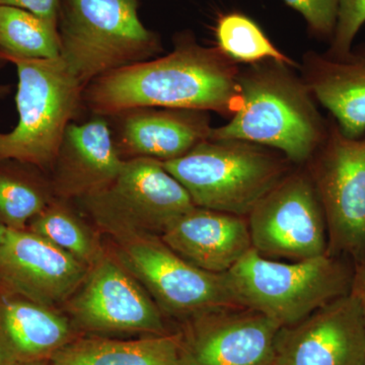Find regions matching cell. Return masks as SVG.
Here are the masks:
<instances>
[{
	"label": "cell",
	"instance_id": "cell-20",
	"mask_svg": "<svg viewBox=\"0 0 365 365\" xmlns=\"http://www.w3.org/2000/svg\"><path fill=\"white\" fill-rule=\"evenodd\" d=\"M51 365H185L181 333L133 340L78 335L50 359Z\"/></svg>",
	"mask_w": 365,
	"mask_h": 365
},
{
	"label": "cell",
	"instance_id": "cell-5",
	"mask_svg": "<svg viewBox=\"0 0 365 365\" xmlns=\"http://www.w3.org/2000/svg\"><path fill=\"white\" fill-rule=\"evenodd\" d=\"M240 307L265 314L280 328L294 326L328 302L349 294L352 275L325 254L279 262L252 248L227 272Z\"/></svg>",
	"mask_w": 365,
	"mask_h": 365
},
{
	"label": "cell",
	"instance_id": "cell-18",
	"mask_svg": "<svg viewBox=\"0 0 365 365\" xmlns=\"http://www.w3.org/2000/svg\"><path fill=\"white\" fill-rule=\"evenodd\" d=\"M0 294V365L50 361L81 333L55 307L4 290Z\"/></svg>",
	"mask_w": 365,
	"mask_h": 365
},
{
	"label": "cell",
	"instance_id": "cell-22",
	"mask_svg": "<svg viewBox=\"0 0 365 365\" xmlns=\"http://www.w3.org/2000/svg\"><path fill=\"white\" fill-rule=\"evenodd\" d=\"M69 201L54 199L29 225L28 230L63 250L88 268L93 267L108 250L97 232L69 206Z\"/></svg>",
	"mask_w": 365,
	"mask_h": 365
},
{
	"label": "cell",
	"instance_id": "cell-29",
	"mask_svg": "<svg viewBox=\"0 0 365 365\" xmlns=\"http://www.w3.org/2000/svg\"><path fill=\"white\" fill-rule=\"evenodd\" d=\"M11 93V86L0 85V98H6Z\"/></svg>",
	"mask_w": 365,
	"mask_h": 365
},
{
	"label": "cell",
	"instance_id": "cell-19",
	"mask_svg": "<svg viewBox=\"0 0 365 365\" xmlns=\"http://www.w3.org/2000/svg\"><path fill=\"white\" fill-rule=\"evenodd\" d=\"M304 83L314 100L332 115L349 137L365 133V48L344 58L330 55L307 57Z\"/></svg>",
	"mask_w": 365,
	"mask_h": 365
},
{
	"label": "cell",
	"instance_id": "cell-24",
	"mask_svg": "<svg viewBox=\"0 0 365 365\" xmlns=\"http://www.w3.org/2000/svg\"><path fill=\"white\" fill-rule=\"evenodd\" d=\"M215 36L218 49L235 63L256 64L271 60L295 66L294 60L283 54L246 14L237 11L223 14L216 24Z\"/></svg>",
	"mask_w": 365,
	"mask_h": 365
},
{
	"label": "cell",
	"instance_id": "cell-4",
	"mask_svg": "<svg viewBox=\"0 0 365 365\" xmlns=\"http://www.w3.org/2000/svg\"><path fill=\"white\" fill-rule=\"evenodd\" d=\"M18 71L19 122L0 133V162L16 160L51 170L67 126L83 102V85L61 57L23 58L0 55Z\"/></svg>",
	"mask_w": 365,
	"mask_h": 365
},
{
	"label": "cell",
	"instance_id": "cell-13",
	"mask_svg": "<svg viewBox=\"0 0 365 365\" xmlns=\"http://www.w3.org/2000/svg\"><path fill=\"white\" fill-rule=\"evenodd\" d=\"M90 268L30 230H6L0 242V287L43 306L64 304Z\"/></svg>",
	"mask_w": 365,
	"mask_h": 365
},
{
	"label": "cell",
	"instance_id": "cell-25",
	"mask_svg": "<svg viewBox=\"0 0 365 365\" xmlns=\"http://www.w3.org/2000/svg\"><path fill=\"white\" fill-rule=\"evenodd\" d=\"M365 24V0H340L337 23L327 54L344 58L352 51V43Z\"/></svg>",
	"mask_w": 365,
	"mask_h": 365
},
{
	"label": "cell",
	"instance_id": "cell-32",
	"mask_svg": "<svg viewBox=\"0 0 365 365\" xmlns=\"http://www.w3.org/2000/svg\"><path fill=\"white\" fill-rule=\"evenodd\" d=\"M364 365H365V361H364Z\"/></svg>",
	"mask_w": 365,
	"mask_h": 365
},
{
	"label": "cell",
	"instance_id": "cell-30",
	"mask_svg": "<svg viewBox=\"0 0 365 365\" xmlns=\"http://www.w3.org/2000/svg\"><path fill=\"white\" fill-rule=\"evenodd\" d=\"M14 365H51V364H50V361L44 360V361L25 362V364H18Z\"/></svg>",
	"mask_w": 365,
	"mask_h": 365
},
{
	"label": "cell",
	"instance_id": "cell-11",
	"mask_svg": "<svg viewBox=\"0 0 365 365\" xmlns=\"http://www.w3.org/2000/svg\"><path fill=\"white\" fill-rule=\"evenodd\" d=\"M252 248L265 258L307 260L328 254L326 220L312 177L285 175L248 215Z\"/></svg>",
	"mask_w": 365,
	"mask_h": 365
},
{
	"label": "cell",
	"instance_id": "cell-16",
	"mask_svg": "<svg viewBox=\"0 0 365 365\" xmlns=\"http://www.w3.org/2000/svg\"><path fill=\"white\" fill-rule=\"evenodd\" d=\"M111 118L117 121L113 138L124 160H176L207 140L212 131L208 113L195 110L137 108Z\"/></svg>",
	"mask_w": 365,
	"mask_h": 365
},
{
	"label": "cell",
	"instance_id": "cell-3",
	"mask_svg": "<svg viewBox=\"0 0 365 365\" xmlns=\"http://www.w3.org/2000/svg\"><path fill=\"white\" fill-rule=\"evenodd\" d=\"M138 9L139 0H61L60 57L83 88L160 52V37L143 25Z\"/></svg>",
	"mask_w": 365,
	"mask_h": 365
},
{
	"label": "cell",
	"instance_id": "cell-1",
	"mask_svg": "<svg viewBox=\"0 0 365 365\" xmlns=\"http://www.w3.org/2000/svg\"><path fill=\"white\" fill-rule=\"evenodd\" d=\"M237 64L217 47H204L189 33L160 58L117 69L91 81L83 101L97 116L137 108L195 110L230 117L240 100Z\"/></svg>",
	"mask_w": 365,
	"mask_h": 365
},
{
	"label": "cell",
	"instance_id": "cell-8",
	"mask_svg": "<svg viewBox=\"0 0 365 365\" xmlns=\"http://www.w3.org/2000/svg\"><path fill=\"white\" fill-rule=\"evenodd\" d=\"M111 252L145 288L163 314L187 322L223 307H240L227 273L196 267L158 235L113 240Z\"/></svg>",
	"mask_w": 365,
	"mask_h": 365
},
{
	"label": "cell",
	"instance_id": "cell-15",
	"mask_svg": "<svg viewBox=\"0 0 365 365\" xmlns=\"http://www.w3.org/2000/svg\"><path fill=\"white\" fill-rule=\"evenodd\" d=\"M124 162L105 117L83 124L71 122L50 170L54 197L78 201L93 195L116 179Z\"/></svg>",
	"mask_w": 365,
	"mask_h": 365
},
{
	"label": "cell",
	"instance_id": "cell-27",
	"mask_svg": "<svg viewBox=\"0 0 365 365\" xmlns=\"http://www.w3.org/2000/svg\"><path fill=\"white\" fill-rule=\"evenodd\" d=\"M60 2L61 0H0V6L24 9L57 29Z\"/></svg>",
	"mask_w": 365,
	"mask_h": 365
},
{
	"label": "cell",
	"instance_id": "cell-10",
	"mask_svg": "<svg viewBox=\"0 0 365 365\" xmlns=\"http://www.w3.org/2000/svg\"><path fill=\"white\" fill-rule=\"evenodd\" d=\"M64 306L79 333H170L155 300L111 251L90 268L83 284Z\"/></svg>",
	"mask_w": 365,
	"mask_h": 365
},
{
	"label": "cell",
	"instance_id": "cell-12",
	"mask_svg": "<svg viewBox=\"0 0 365 365\" xmlns=\"http://www.w3.org/2000/svg\"><path fill=\"white\" fill-rule=\"evenodd\" d=\"M280 327L265 314L242 307L209 312L185 322V365H276Z\"/></svg>",
	"mask_w": 365,
	"mask_h": 365
},
{
	"label": "cell",
	"instance_id": "cell-17",
	"mask_svg": "<svg viewBox=\"0 0 365 365\" xmlns=\"http://www.w3.org/2000/svg\"><path fill=\"white\" fill-rule=\"evenodd\" d=\"M179 256L207 272L227 273L252 249L244 216L195 207L160 235Z\"/></svg>",
	"mask_w": 365,
	"mask_h": 365
},
{
	"label": "cell",
	"instance_id": "cell-2",
	"mask_svg": "<svg viewBox=\"0 0 365 365\" xmlns=\"http://www.w3.org/2000/svg\"><path fill=\"white\" fill-rule=\"evenodd\" d=\"M240 100L230 122L209 139L241 140L277 150L294 163L314 157L328 122L304 83L279 62H259L240 71Z\"/></svg>",
	"mask_w": 365,
	"mask_h": 365
},
{
	"label": "cell",
	"instance_id": "cell-28",
	"mask_svg": "<svg viewBox=\"0 0 365 365\" xmlns=\"http://www.w3.org/2000/svg\"><path fill=\"white\" fill-rule=\"evenodd\" d=\"M349 292L359 302L365 327V257L359 261V266L352 275Z\"/></svg>",
	"mask_w": 365,
	"mask_h": 365
},
{
	"label": "cell",
	"instance_id": "cell-9",
	"mask_svg": "<svg viewBox=\"0 0 365 365\" xmlns=\"http://www.w3.org/2000/svg\"><path fill=\"white\" fill-rule=\"evenodd\" d=\"M312 179L328 227V254L365 257V133L345 135L334 120L314 157Z\"/></svg>",
	"mask_w": 365,
	"mask_h": 365
},
{
	"label": "cell",
	"instance_id": "cell-6",
	"mask_svg": "<svg viewBox=\"0 0 365 365\" xmlns=\"http://www.w3.org/2000/svg\"><path fill=\"white\" fill-rule=\"evenodd\" d=\"M162 163L197 207L240 216H248L285 176L284 163L268 148L230 139H207L182 157Z\"/></svg>",
	"mask_w": 365,
	"mask_h": 365
},
{
	"label": "cell",
	"instance_id": "cell-26",
	"mask_svg": "<svg viewBox=\"0 0 365 365\" xmlns=\"http://www.w3.org/2000/svg\"><path fill=\"white\" fill-rule=\"evenodd\" d=\"M304 16L307 29L314 37L332 40L337 23L340 0H283Z\"/></svg>",
	"mask_w": 365,
	"mask_h": 365
},
{
	"label": "cell",
	"instance_id": "cell-31",
	"mask_svg": "<svg viewBox=\"0 0 365 365\" xmlns=\"http://www.w3.org/2000/svg\"><path fill=\"white\" fill-rule=\"evenodd\" d=\"M6 227H2V225H0V242H1L2 237H4V232H6Z\"/></svg>",
	"mask_w": 365,
	"mask_h": 365
},
{
	"label": "cell",
	"instance_id": "cell-7",
	"mask_svg": "<svg viewBox=\"0 0 365 365\" xmlns=\"http://www.w3.org/2000/svg\"><path fill=\"white\" fill-rule=\"evenodd\" d=\"M98 232L112 240L134 235L160 237L195 207L187 190L158 160L132 158L116 179L78 200Z\"/></svg>",
	"mask_w": 365,
	"mask_h": 365
},
{
	"label": "cell",
	"instance_id": "cell-21",
	"mask_svg": "<svg viewBox=\"0 0 365 365\" xmlns=\"http://www.w3.org/2000/svg\"><path fill=\"white\" fill-rule=\"evenodd\" d=\"M34 165L0 162V225L26 230L53 199L51 182L33 172Z\"/></svg>",
	"mask_w": 365,
	"mask_h": 365
},
{
	"label": "cell",
	"instance_id": "cell-14",
	"mask_svg": "<svg viewBox=\"0 0 365 365\" xmlns=\"http://www.w3.org/2000/svg\"><path fill=\"white\" fill-rule=\"evenodd\" d=\"M365 327L351 294L328 302L294 326L281 328L276 365H364Z\"/></svg>",
	"mask_w": 365,
	"mask_h": 365
},
{
	"label": "cell",
	"instance_id": "cell-23",
	"mask_svg": "<svg viewBox=\"0 0 365 365\" xmlns=\"http://www.w3.org/2000/svg\"><path fill=\"white\" fill-rule=\"evenodd\" d=\"M0 55L33 59L58 57V30L24 9L0 6Z\"/></svg>",
	"mask_w": 365,
	"mask_h": 365
}]
</instances>
